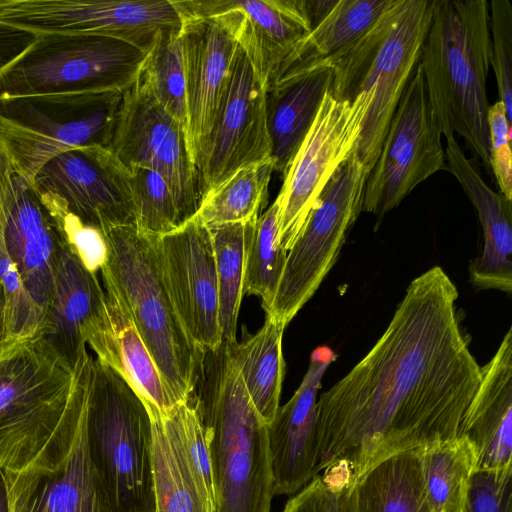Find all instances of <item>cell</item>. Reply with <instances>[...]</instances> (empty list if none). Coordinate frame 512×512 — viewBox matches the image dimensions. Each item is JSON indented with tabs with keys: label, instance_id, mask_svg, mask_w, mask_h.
Masks as SVG:
<instances>
[{
	"label": "cell",
	"instance_id": "cell-1",
	"mask_svg": "<svg viewBox=\"0 0 512 512\" xmlns=\"http://www.w3.org/2000/svg\"><path fill=\"white\" fill-rule=\"evenodd\" d=\"M438 266L408 286L366 356L317 399L319 467L344 466L356 483L381 461L461 436L480 366Z\"/></svg>",
	"mask_w": 512,
	"mask_h": 512
},
{
	"label": "cell",
	"instance_id": "cell-2",
	"mask_svg": "<svg viewBox=\"0 0 512 512\" xmlns=\"http://www.w3.org/2000/svg\"><path fill=\"white\" fill-rule=\"evenodd\" d=\"M37 336L0 351V469H50L70 447L90 374Z\"/></svg>",
	"mask_w": 512,
	"mask_h": 512
},
{
	"label": "cell",
	"instance_id": "cell-3",
	"mask_svg": "<svg viewBox=\"0 0 512 512\" xmlns=\"http://www.w3.org/2000/svg\"><path fill=\"white\" fill-rule=\"evenodd\" d=\"M189 399L206 429L216 512H270L267 425L246 392L228 343L204 352Z\"/></svg>",
	"mask_w": 512,
	"mask_h": 512
},
{
	"label": "cell",
	"instance_id": "cell-4",
	"mask_svg": "<svg viewBox=\"0 0 512 512\" xmlns=\"http://www.w3.org/2000/svg\"><path fill=\"white\" fill-rule=\"evenodd\" d=\"M491 53L486 0H435L419 61L429 106L442 136L457 133L486 166Z\"/></svg>",
	"mask_w": 512,
	"mask_h": 512
},
{
	"label": "cell",
	"instance_id": "cell-5",
	"mask_svg": "<svg viewBox=\"0 0 512 512\" xmlns=\"http://www.w3.org/2000/svg\"><path fill=\"white\" fill-rule=\"evenodd\" d=\"M107 256L101 280L115 290L152 356L175 405L187 401L204 352L185 329L167 290L156 237L135 224L102 233Z\"/></svg>",
	"mask_w": 512,
	"mask_h": 512
},
{
	"label": "cell",
	"instance_id": "cell-6",
	"mask_svg": "<svg viewBox=\"0 0 512 512\" xmlns=\"http://www.w3.org/2000/svg\"><path fill=\"white\" fill-rule=\"evenodd\" d=\"M435 0H394L376 25L333 68L330 94H361L366 116L355 154L370 172L396 107L420 61Z\"/></svg>",
	"mask_w": 512,
	"mask_h": 512
},
{
	"label": "cell",
	"instance_id": "cell-7",
	"mask_svg": "<svg viewBox=\"0 0 512 512\" xmlns=\"http://www.w3.org/2000/svg\"><path fill=\"white\" fill-rule=\"evenodd\" d=\"M86 438L113 512H155L152 426L147 407L114 369L94 357Z\"/></svg>",
	"mask_w": 512,
	"mask_h": 512
},
{
	"label": "cell",
	"instance_id": "cell-8",
	"mask_svg": "<svg viewBox=\"0 0 512 512\" xmlns=\"http://www.w3.org/2000/svg\"><path fill=\"white\" fill-rule=\"evenodd\" d=\"M148 53L119 39L88 34H36L0 71V99L52 94L125 92Z\"/></svg>",
	"mask_w": 512,
	"mask_h": 512
},
{
	"label": "cell",
	"instance_id": "cell-9",
	"mask_svg": "<svg viewBox=\"0 0 512 512\" xmlns=\"http://www.w3.org/2000/svg\"><path fill=\"white\" fill-rule=\"evenodd\" d=\"M124 92L0 99V149L32 183L39 169L68 150L109 148Z\"/></svg>",
	"mask_w": 512,
	"mask_h": 512
},
{
	"label": "cell",
	"instance_id": "cell-10",
	"mask_svg": "<svg viewBox=\"0 0 512 512\" xmlns=\"http://www.w3.org/2000/svg\"><path fill=\"white\" fill-rule=\"evenodd\" d=\"M368 174L354 152L330 178L287 252L275 298L266 315L287 326L317 291L363 211Z\"/></svg>",
	"mask_w": 512,
	"mask_h": 512
},
{
	"label": "cell",
	"instance_id": "cell-11",
	"mask_svg": "<svg viewBox=\"0 0 512 512\" xmlns=\"http://www.w3.org/2000/svg\"><path fill=\"white\" fill-rule=\"evenodd\" d=\"M175 4L182 19L186 134L197 170L239 46L242 14L228 0H178Z\"/></svg>",
	"mask_w": 512,
	"mask_h": 512
},
{
	"label": "cell",
	"instance_id": "cell-12",
	"mask_svg": "<svg viewBox=\"0 0 512 512\" xmlns=\"http://www.w3.org/2000/svg\"><path fill=\"white\" fill-rule=\"evenodd\" d=\"M108 149L127 169L148 168L162 176L180 224L195 216L202 198L186 128L161 106L143 73L123 93Z\"/></svg>",
	"mask_w": 512,
	"mask_h": 512
},
{
	"label": "cell",
	"instance_id": "cell-13",
	"mask_svg": "<svg viewBox=\"0 0 512 512\" xmlns=\"http://www.w3.org/2000/svg\"><path fill=\"white\" fill-rule=\"evenodd\" d=\"M0 23L34 34L111 37L146 53L182 27L174 0H0Z\"/></svg>",
	"mask_w": 512,
	"mask_h": 512
},
{
	"label": "cell",
	"instance_id": "cell-14",
	"mask_svg": "<svg viewBox=\"0 0 512 512\" xmlns=\"http://www.w3.org/2000/svg\"><path fill=\"white\" fill-rule=\"evenodd\" d=\"M446 169L442 133L433 117L418 63L369 172L362 210L381 218L420 183Z\"/></svg>",
	"mask_w": 512,
	"mask_h": 512
},
{
	"label": "cell",
	"instance_id": "cell-15",
	"mask_svg": "<svg viewBox=\"0 0 512 512\" xmlns=\"http://www.w3.org/2000/svg\"><path fill=\"white\" fill-rule=\"evenodd\" d=\"M366 116L361 94L351 102L324 95L317 115L294 155L280 192L279 242L289 251L330 178L356 150Z\"/></svg>",
	"mask_w": 512,
	"mask_h": 512
},
{
	"label": "cell",
	"instance_id": "cell-16",
	"mask_svg": "<svg viewBox=\"0 0 512 512\" xmlns=\"http://www.w3.org/2000/svg\"><path fill=\"white\" fill-rule=\"evenodd\" d=\"M267 159H271V143L266 88L239 45L197 165L201 198L239 169Z\"/></svg>",
	"mask_w": 512,
	"mask_h": 512
},
{
	"label": "cell",
	"instance_id": "cell-17",
	"mask_svg": "<svg viewBox=\"0 0 512 512\" xmlns=\"http://www.w3.org/2000/svg\"><path fill=\"white\" fill-rule=\"evenodd\" d=\"M32 185L58 198L69 212L100 232L135 224L129 170L105 147L63 152L46 162Z\"/></svg>",
	"mask_w": 512,
	"mask_h": 512
},
{
	"label": "cell",
	"instance_id": "cell-18",
	"mask_svg": "<svg viewBox=\"0 0 512 512\" xmlns=\"http://www.w3.org/2000/svg\"><path fill=\"white\" fill-rule=\"evenodd\" d=\"M163 278L188 334L203 351L222 344L212 234L196 216L156 237Z\"/></svg>",
	"mask_w": 512,
	"mask_h": 512
},
{
	"label": "cell",
	"instance_id": "cell-19",
	"mask_svg": "<svg viewBox=\"0 0 512 512\" xmlns=\"http://www.w3.org/2000/svg\"><path fill=\"white\" fill-rule=\"evenodd\" d=\"M0 220L24 287L46 318L54 290L58 230L40 194L1 149Z\"/></svg>",
	"mask_w": 512,
	"mask_h": 512
},
{
	"label": "cell",
	"instance_id": "cell-20",
	"mask_svg": "<svg viewBox=\"0 0 512 512\" xmlns=\"http://www.w3.org/2000/svg\"><path fill=\"white\" fill-rule=\"evenodd\" d=\"M335 359L329 347H317L300 386L267 425L274 496L295 495L319 475L317 396Z\"/></svg>",
	"mask_w": 512,
	"mask_h": 512
},
{
	"label": "cell",
	"instance_id": "cell-21",
	"mask_svg": "<svg viewBox=\"0 0 512 512\" xmlns=\"http://www.w3.org/2000/svg\"><path fill=\"white\" fill-rule=\"evenodd\" d=\"M86 408L69 449L52 468L4 471L11 512H113L89 454Z\"/></svg>",
	"mask_w": 512,
	"mask_h": 512
},
{
	"label": "cell",
	"instance_id": "cell-22",
	"mask_svg": "<svg viewBox=\"0 0 512 512\" xmlns=\"http://www.w3.org/2000/svg\"><path fill=\"white\" fill-rule=\"evenodd\" d=\"M58 234L54 290L42 336L76 366L87 351V342L106 330L110 322L105 291L97 273L83 264L59 230Z\"/></svg>",
	"mask_w": 512,
	"mask_h": 512
},
{
	"label": "cell",
	"instance_id": "cell-23",
	"mask_svg": "<svg viewBox=\"0 0 512 512\" xmlns=\"http://www.w3.org/2000/svg\"><path fill=\"white\" fill-rule=\"evenodd\" d=\"M446 169L458 180L475 207L484 246L471 261L469 276L478 289L512 291V200L492 190L467 158L455 137L446 138Z\"/></svg>",
	"mask_w": 512,
	"mask_h": 512
},
{
	"label": "cell",
	"instance_id": "cell-24",
	"mask_svg": "<svg viewBox=\"0 0 512 512\" xmlns=\"http://www.w3.org/2000/svg\"><path fill=\"white\" fill-rule=\"evenodd\" d=\"M480 372V383L466 413L461 436H466L476 449L477 471L512 469L511 328Z\"/></svg>",
	"mask_w": 512,
	"mask_h": 512
},
{
	"label": "cell",
	"instance_id": "cell-25",
	"mask_svg": "<svg viewBox=\"0 0 512 512\" xmlns=\"http://www.w3.org/2000/svg\"><path fill=\"white\" fill-rule=\"evenodd\" d=\"M393 3L394 0H337L329 14L284 59L270 85L313 71L333 69Z\"/></svg>",
	"mask_w": 512,
	"mask_h": 512
},
{
	"label": "cell",
	"instance_id": "cell-26",
	"mask_svg": "<svg viewBox=\"0 0 512 512\" xmlns=\"http://www.w3.org/2000/svg\"><path fill=\"white\" fill-rule=\"evenodd\" d=\"M242 14L239 45L268 88L279 66L310 31L302 0H228Z\"/></svg>",
	"mask_w": 512,
	"mask_h": 512
},
{
	"label": "cell",
	"instance_id": "cell-27",
	"mask_svg": "<svg viewBox=\"0 0 512 512\" xmlns=\"http://www.w3.org/2000/svg\"><path fill=\"white\" fill-rule=\"evenodd\" d=\"M110 326L87 343L96 358L114 369L147 408L164 414L173 403L159 370L115 290L103 282Z\"/></svg>",
	"mask_w": 512,
	"mask_h": 512
},
{
	"label": "cell",
	"instance_id": "cell-28",
	"mask_svg": "<svg viewBox=\"0 0 512 512\" xmlns=\"http://www.w3.org/2000/svg\"><path fill=\"white\" fill-rule=\"evenodd\" d=\"M333 69L274 83L266 90V118L274 171L286 173L330 89Z\"/></svg>",
	"mask_w": 512,
	"mask_h": 512
},
{
	"label": "cell",
	"instance_id": "cell-29",
	"mask_svg": "<svg viewBox=\"0 0 512 512\" xmlns=\"http://www.w3.org/2000/svg\"><path fill=\"white\" fill-rule=\"evenodd\" d=\"M152 426L155 512H210L190 468L174 407L147 408Z\"/></svg>",
	"mask_w": 512,
	"mask_h": 512
},
{
	"label": "cell",
	"instance_id": "cell-30",
	"mask_svg": "<svg viewBox=\"0 0 512 512\" xmlns=\"http://www.w3.org/2000/svg\"><path fill=\"white\" fill-rule=\"evenodd\" d=\"M285 325L266 315L263 326L241 342L228 343L246 392L268 425L279 408L285 362L282 338Z\"/></svg>",
	"mask_w": 512,
	"mask_h": 512
},
{
	"label": "cell",
	"instance_id": "cell-31",
	"mask_svg": "<svg viewBox=\"0 0 512 512\" xmlns=\"http://www.w3.org/2000/svg\"><path fill=\"white\" fill-rule=\"evenodd\" d=\"M422 448L395 454L370 469L354 486L356 512H434L423 479Z\"/></svg>",
	"mask_w": 512,
	"mask_h": 512
},
{
	"label": "cell",
	"instance_id": "cell-32",
	"mask_svg": "<svg viewBox=\"0 0 512 512\" xmlns=\"http://www.w3.org/2000/svg\"><path fill=\"white\" fill-rule=\"evenodd\" d=\"M477 461L476 449L464 435L422 448L423 479L434 512H467Z\"/></svg>",
	"mask_w": 512,
	"mask_h": 512
},
{
	"label": "cell",
	"instance_id": "cell-33",
	"mask_svg": "<svg viewBox=\"0 0 512 512\" xmlns=\"http://www.w3.org/2000/svg\"><path fill=\"white\" fill-rule=\"evenodd\" d=\"M272 159L245 166L202 199L195 216L209 229L255 221L266 207Z\"/></svg>",
	"mask_w": 512,
	"mask_h": 512
},
{
	"label": "cell",
	"instance_id": "cell-34",
	"mask_svg": "<svg viewBox=\"0 0 512 512\" xmlns=\"http://www.w3.org/2000/svg\"><path fill=\"white\" fill-rule=\"evenodd\" d=\"M252 222L210 229L218 285L219 323L224 343L236 342L238 315L244 296L246 246Z\"/></svg>",
	"mask_w": 512,
	"mask_h": 512
},
{
	"label": "cell",
	"instance_id": "cell-35",
	"mask_svg": "<svg viewBox=\"0 0 512 512\" xmlns=\"http://www.w3.org/2000/svg\"><path fill=\"white\" fill-rule=\"evenodd\" d=\"M278 221L275 200L251 223L246 246L244 294L259 297L265 313L273 304L287 257L279 242Z\"/></svg>",
	"mask_w": 512,
	"mask_h": 512
},
{
	"label": "cell",
	"instance_id": "cell-36",
	"mask_svg": "<svg viewBox=\"0 0 512 512\" xmlns=\"http://www.w3.org/2000/svg\"><path fill=\"white\" fill-rule=\"evenodd\" d=\"M45 314L26 291L0 220V351L42 336Z\"/></svg>",
	"mask_w": 512,
	"mask_h": 512
},
{
	"label": "cell",
	"instance_id": "cell-37",
	"mask_svg": "<svg viewBox=\"0 0 512 512\" xmlns=\"http://www.w3.org/2000/svg\"><path fill=\"white\" fill-rule=\"evenodd\" d=\"M143 75L161 106L186 128L187 105L180 33L163 35L148 57Z\"/></svg>",
	"mask_w": 512,
	"mask_h": 512
},
{
	"label": "cell",
	"instance_id": "cell-38",
	"mask_svg": "<svg viewBox=\"0 0 512 512\" xmlns=\"http://www.w3.org/2000/svg\"><path fill=\"white\" fill-rule=\"evenodd\" d=\"M128 170L137 228L143 233L161 236L179 227L174 199L162 176L148 168Z\"/></svg>",
	"mask_w": 512,
	"mask_h": 512
},
{
	"label": "cell",
	"instance_id": "cell-39",
	"mask_svg": "<svg viewBox=\"0 0 512 512\" xmlns=\"http://www.w3.org/2000/svg\"><path fill=\"white\" fill-rule=\"evenodd\" d=\"M186 456L210 512H216L212 460L206 429L199 413L190 399L174 406Z\"/></svg>",
	"mask_w": 512,
	"mask_h": 512
},
{
	"label": "cell",
	"instance_id": "cell-40",
	"mask_svg": "<svg viewBox=\"0 0 512 512\" xmlns=\"http://www.w3.org/2000/svg\"><path fill=\"white\" fill-rule=\"evenodd\" d=\"M489 4L491 67L499 101L512 124V5L509 0H492Z\"/></svg>",
	"mask_w": 512,
	"mask_h": 512
},
{
	"label": "cell",
	"instance_id": "cell-41",
	"mask_svg": "<svg viewBox=\"0 0 512 512\" xmlns=\"http://www.w3.org/2000/svg\"><path fill=\"white\" fill-rule=\"evenodd\" d=\"M40 196L57 229L74 249L83 264L94 273L100 271L107 256L106 243L102 232L84 224L78 217L69 212L55 196L50 194H40Z\"/></svg>",
	"mask_w": 512,
	"mask_h": 512
},
{
	"label": "cell",
	"instance_id": "cell-42",
	"mask_svg": "<svg viewBox=\"0 0 512 512\" xmlns=\"http://www.w3.org/2000/svg\"><path fill=\"white\" fill-rule=\"evenodd\" d=\"M489 131V167L500 193L512 200V150L511 126L506 109L499 100L487 112Z\"/></svg>",
	"mask_w": 512,
	"mask_h": 512
},
{
	"label": "cell",
	"instance_id": "cell-43",
	"mask_svg": "<svg viewBox=\"0 0 512 512\" xmlns=\"http://www.w3.org/2000/svg\"><path fill=\"white\" fill-rule=\"evenodd\" d=\"M512 469L477 471L471 482L467 512H512Z\"/></svg>",
	"mask_w": 512,
	"mask_h": 512
},
{
	"label": "cell",
	"instance_id": "cell-44",
	"mask_svg": "<svg viewBox=\"0 0 512 512\" xmlns=\"http://www.w3.org/2000/svg\"><path fill=\"white\" fill-rule=\"evenodd\" d=\"M36 34L0 23V71L17 59Z\"/></svg>",
	"mask_w": 512,
	"mask_h": 512
},
{
	"label": "cell",
	"instance_id": "cell-45",
	"mask_svg": "<svg viewBox=\"0 0 512 512\" xmlns=\"http://www.w3.org/2000/svg\"><path fill=\"white\" fill-rule=\"evenodd\" d=\"M311 30L333 9L337 0H302Z\"/></svg>",
	"mask_w": 512,
	"mask_h": 512
},
{
	"label": "cell",
	"instance_id": "cell-46",
	"mask_svg": "<svg viewBox=\"0 0 512 512\" xmlns=\"http://www.w3.org/2000/svg\"><path fill=\"white\" fill-rule=\"evenodd\" d=\"M0 512H11L8 483L5 472L0 469Z\"/></svg>",
	"mask_w": 512,
	"mask_h": 512
}]
</instances>
